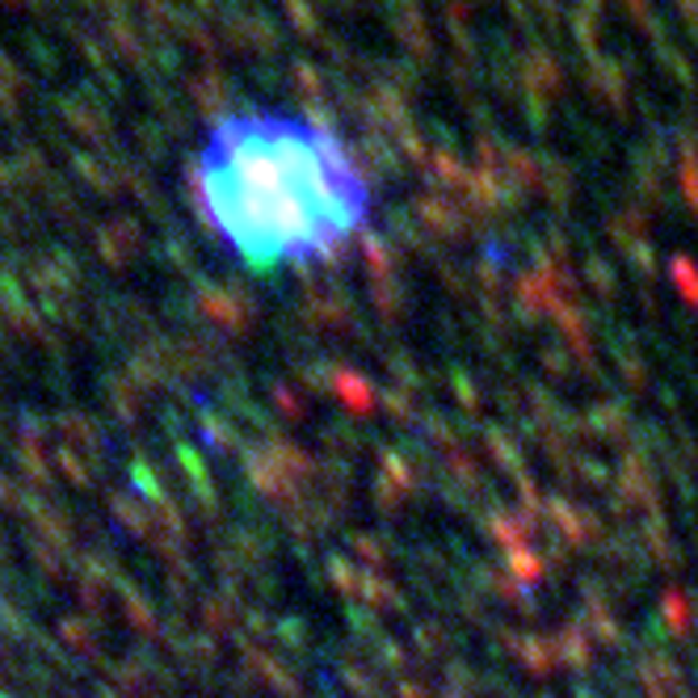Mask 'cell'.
I'll list each match as a JSON object with an SVG mask.
<instances>
[{
  "instance_id": "6da1fadb",
  "label": "cell",
  "mask_w": 698,
  "mask_h": 698,
  "mask_svg": "<svg viewBox=\"0 0 698 698\" xmlns=\"http://www.w3.org/2000/svg\"><path fill=\"white\" fill-rule=\"evenodd\" d=\"M189 186L210 232L257 274L328 262L371 219L366 177L307 118H224L194 156Z\"/></svg>"
}]
</instances>
